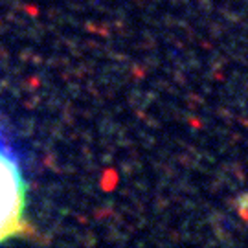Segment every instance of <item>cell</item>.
Segmentation results:
<instances>
[{
  "label": "cell",
  "instance_id": "cell-1",
  "mask_svg": "<svg viewBox=\"0 0 248 248\" xmlns=\"http://www.w3.org/2000/svg\"><path fill=\"white\" fill-rule=\"evenodd\" d=\"M26 184L15 149L0 134V243L24 232Z\"/></svg>",
  "mask_w": 248,
  "mask_h": 248
}]
</instances>
